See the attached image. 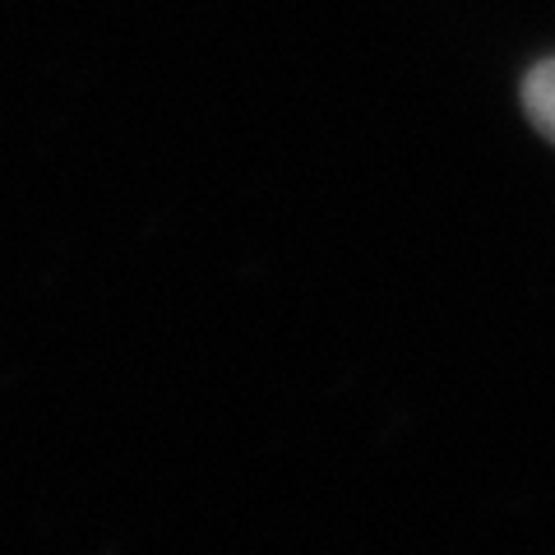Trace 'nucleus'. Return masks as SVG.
I'll list each match as a JSON object with an SVG mask.
<instances>
[{
	"instance_id": "f257e3e1",
	"label": "nucleus",
	"mask_w": 555,
	"mask_h": 555,
	"mask_svg": "<svg viewBox=\"0 0 555 555\" xmlns=\"http://www.w3.org/2000/svg\"><path fill=\"white\" fill-rule=\"evenodd\" d=\"M524 107L532 116V126L555 144V61H542L524 83Z\"/></svg>"
}]
</instances>
